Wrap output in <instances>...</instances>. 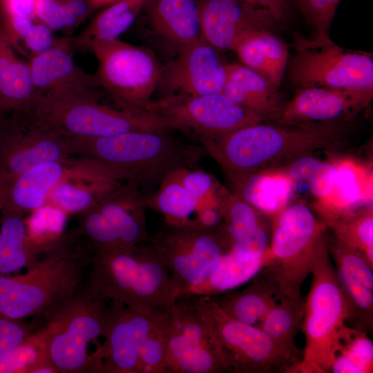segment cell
<instances>
[{
  "label": "cell",
  "mask_w": 373,
  "mask_h": 373,
  "mask_svg": "<svg viewBox=\"0 0 373 373\" xmlns=\"http://www.w3.org/2000/svg\"><path fill=\"white\" fill-rule=\"evenodd\" d=\"M144 8L153 32L178 50L202 39L198 0H148Z\"/></svg>",
  "instance_id": "obj_26"
},
{
  "label": "cell",
  "mask_w": 373,
  "mask_h": 373,
  "mask_svg": "<svg viewBox=\"0 0 373 373\" xmlns=\"http://www.w3.org/2000/svg\"><path fill=\"white\" fill-rule=\"evenodd\" d=\"M147 241L167 269L178 298L205 282L229 251L217 229L204 228L195 220L164 221Z\"/></svg>",
  "instance_id": "obj_9"
},
{
  "label": "cell",
  "mask_w": 373,
  "mask_h": 373,
  "mask_svg": "<svg viewBox=\"0 0 373 373\" xmlns=\"http://www.w3.org/2000/svg\"><path fill=\"white\" fill-rule=\"evenodd\" d=\"M226 78V64L216 50L201 39L178 50L175 58L162 68L159 85L166 95H204L222 93Z\"/></svg>",
  "instance_id": "obj_18"
},
{
  "label": "cell",
  "mask_w": 373,
  "mask_h": 373,
  "mask_svg": "<svg viewBox=\"0 0 373 373\" xmlns=\"http://www.w3.org/2000/svg\"><path fill=\"white\" fill-rule=\"evenodd\" d=\"M147 0H120L109 5L77 35L71 37L74 50L115 41L133 23Z\"/></svg>",
  "instance_id": "obj_30"
},
{
  "label": "cell",
  "mask_w": 373,
  "mask_h": 373,
  "mask_svg": "<svg viewBox=\"0 0 373 373\" xmlns=\"http://www.w3.org/2000/svg\"><path fill=\"white\" fill-rule=\"evenodd\" d=\"M75 155L99 162L119 180L153 192L172 173L196 169L205 151L169 131H135L87 140H72Z\"/></svg>",
  "instance_id": "obj_3"
},
{
  "label": "cell",
  "mask_w": 373,
  "mask_h": 373,
  "mask_svg": "<svg viewBox=\"0 0 373 373\" xmlns=\"http://www.w3.org/2000/svg\"><path fill=\"white\" fill-rule=\"evenodd\" d=\"M169 310L150 329L139 356L138 373H168L166 366Z\"/></svg>",
  "instance_id": "obj_41"
},
{
  "label": "cell",
  "mask_w": 373,
  "mask_h": 373,
  "mask_svg": "<svg viewBox=\"0 0 373 373\" xmlns=\"http://www.w3.org/2000/svg\"><path fill=\"white\" fill-rule=\"evenodd\" d=\"M111 313V303L86 280L76 293L38 317L34 332L43 345L45 366L54 373L90 372L88 345L104 336Z\"/></svg>",
  "instance_id": "obj_4"
},
{
  "label": "cell",
  "mask_w": 373,
  "mask_h": 373,
  "mask_svg": "<svg viewBox=\"0 0 373 373\" xmlns=\"http://www.w3.org/2000/svg\"><path fill=\"white\" fill-rule=\"evenodd\" d=\"M166 366L168 373L229 372L213 329L191 296L178 298L169 309Z\"/></svg>",
  "instance_id": "obj_14"
},
{
  "label": "cell",
  "mask_w": 373,
  "mask_h": 373,
  "mask_svg": "<svg viewBox=\"0 0 373 373\" xmlns=\"http://www.w3.org/2000/svg\"><path fill=\"white\" fill-rule=\"evenodd\" d=\"M145 111L162 121L169 130H178L199 142L265 121L222 93L166 95L151 100Z\"/></svg>",
  "instance_id": "obj_12"
},
{
  "label": "cell",
  "mask_w": 373,
  "mask_h": 373,
  "mask_svg": "<svg viewBox=\"0 0 373 373\" xmlns=\"http://www.w3.org/2000/svg\"><path fill=\"white\" fill-rule=\"evenodd\" d=\"M260 31L245 35L235 44L231 50L236 52L241 64L262 75L268 81V67Z\"/></svg>",
  "instance_id": "obj_47"
},
{
  "label": "cell",
  "mask_w": 373,
  "mask_h": 373,
  "mask_svg": "<svg viewBox=\"0 0 373 373\" xmlns=\"http://www.w3.org/2000/svg\"><path fill=\"white\" fill-rule=\"evenodd\" d=\"M87 280L108 300L129 307L169 309L178 298L167 269L147 240L116 254L95 255Z\"/></svg>",
  "instance_id": "obj_5"
},
{
  "label": "cell",
  "mask_w": 373,
  "mask_h": 373,
  "mask_svg": "<svg viewBox=\"0 0 373 373\" xmlns=\"http://www.w3.org/2000/svg\"><path fill=\"white\" fill-rule=\"evenodd\" d=\"M39 0H1L0 16L36 19Z\"/></svg>",
  "instance_id": "obj_52"
},
{
  "label": "cell",
  "mask_w": 373,
  "mask_h": 373,
  "mask_svg": "<svg viewBox=\"0 0 373 373\" xmlns=\"http://www.w3.org/2000/svg\"><path fill=\"white\" fill-rule=\"evenodd\" d=\"M373 89L309 87L298 89L284 104L277 122L352 120L371 102Z\"/></svg>",
  "instance_id": "obj_20"
},
{
  "label": "cell",
  "mask_w": 373,
  "mask_h": 373,
  "mask_svg": "<svg viewBox=\"0 0 373 373\" xmlns=\"http://www.w3.org/2000/svg\"><path fill=\"white\" fill-rule=\"evenodd\" d=\"M82 214L80 233L95 256L110 255L125 250L115 228L96 207Z\"/></svg>",
  "instance_id": "obj_39"
},
{
  "label": "cell",
  "mask_w": 373,
  "mask_h": 373,
  "mask_svg": "<svg viewBox=\"0 0 373 373\" xmlns=\"http://www.w3.org/2000/svg\"><path fill=\"white\" fill-rule=\"evenodd\" d=\"M233 194L263 216L274 218L289 204L296 182L281 168L227 175Z\"/></svg>",
  "instance_id": "obj_24"
},
{
  "label": "cell",
  "mask_w": 373,
  "mask_h": 373,
  "mask_svg": "<svg viewBox=\"0 0 373 373\" xmlns=\"http://www.w3.org/2000/svg\"><path fill=\"white\" fill-rule=\"evenodd\" d=\"M50 372L44 364L43 345L34 332L0 362V373Z\"/></svg>",
  "instance_id": "obj_42"
},
{
  "label": "cell",
  "mask_w": 373,
  "mask_h": 373,
  "mask_svg": "<svg viewBox=\"0 0 373 373\" xmlns=\"http://www.w3.org/2000/svg\"><path fill=\"white\" fill-rule=\"evenodd\" d=\"M90 10L109 6L120 0H86Z\"/></svg>",
  "instance_id": "obj_56"
},
{
  "label": "cell",
  "mask_w": 373,
  "mask_h": 373,
  "mask_svg": "<svg viewBox=\"0 0 373 373\" xmlns=\"http://www.w3.org/2000/svg\"><path fill=\"white\" fill-rule=\"evenodd\" d=\"M36 19L55 32H69L77 27L73 14L72 0H39Z\"/></svg>",
  "instance_id": "obj_46"
},
{
  "label": "cell",
  "mask_w": 373,
  "mask_h": 373,
  "mask_svg": "<svg viewBox=\"0 0 373 373\" xmlns=\"http://www.w3.org/2000/svg\"><path fill=\"white\" fill-rule=\"evenodd\" d=\"M71 37L58 38L47 50L28 61L37 94L55 95L95 90L93 75L77 66Z\"/></svg>",
  "instance_id": "obj_21"
},
{
  "label": "cell",
  "mask_w": 373,
  "mask_h": 373,
  "mask_svg": "<svg viewBox=\"0 0 373 373\" xmlns=\"http://www.w3.org/2000/svg\"><path fill=\"white\" fill-rule=\"evenodd\" d=\"M90 52L97 61L93 75L97 86L105 90L118 107L145 111L162 72L153 53L119 39L97 45Z\"/></svg>",
  "instance_id": "obj_10"
},
{
  "label": "cell",
  "mask_w": 373,
  "mask_h": 373,
  "mask_svg": "<svg viewBox=\"0 0 373 373\" xmlns=\"http://www.w3.org/2000/svg\"><path fill=\"white\" fill-rule=\"evenodd\" d=\"M310 273L312 280L301 325L305 346L296 372L328 373L332 345L347 320V310L327 237L314 255Z\"/></svg>",
  "instance_id": "obj_7"
},
{
  "label": "cell",
  "mask_w": 373,
  "mask_h": 373,
  "mask_svg": "<svg viewBox=\"0 0 373 373\" xmlns=\"http://www.w3.org/2000/svg\"><path fill=\"white\" fill-rule=\"evenodd\" d=\"M341 0H288L312 31L309 39L314 45H323L332 41L330 26Z\"/></svg>",
  "instance_id": "obj_40"
},
{
  "label": "cell",
  "mask_w": 373,
  "mask_h": 373,
  "mask_svg": "<svg viewBox=\"0 0 373 373\" xmlns=\"http://www.w3.org/2000/svg\"><path fill=\"white\" fill-rule=\"evenodd\" d=\"M55 31L37 20L23 39L30 56L43 52L51 48L57 41Z\"/></svg>",
  "instance_id": "obj_50"
},
{
  "label": "cell",
  "mask_w": 373,
  "mask_h": 373,
  "mask_svg": "<svg viewBox=\"0 0 373 373\" xmlns=\"http://www.w3.org/2000/svg\"><path fill=\"white\" fill-rule=\"evenodd\" d=\"M1 213L0 276L30 266L50 245L30 238L23 216L4 210Z\"/></svg>",
  "instance_id": "obj_31"
},
{
  "label": "cell",
  "mask_w": 373,
  "mask_h": 373,
  "mask_svg": "<svg viewBox=\"0 0 373 373\" xmlns=\"http://www.w3.org/2000/svg\"><path fill=\"white\" fill-rule=\"evenodd\" d=\"M270 262L269 249L262 258L256 260H243L228 251L209 278L184 296H211L229 291L251 280Z\"/></svg>",
  "instance_id": "obj_34"
},
{
  "label": "cell",
  "mask_w": 373,
  "mask_h": 373,
  "mask_svg": "<svg viewBox=\"0 0 373 373\" xmlns=\"http://www.w3.org/2000/svg\"><path fill=\"white\" fill-rule=\"evenodd\" d=\"M268 10L278 23L291 17V8L288 0H242Z\"/></svg>",
  "instance_id": "obj_53"
},
{
  "label": "cell",
  "mask_w": 373,
  "mask_h": 373,
  "mask_svg": "<svg viewBox=\"0 0 373 373\" xmlns=\"http://www.w3.org/2000/svg\"><path fill=\"white\" fill-rule=\"evenodd\" d=\"M227 78L222 93L239 106L261 117L278 122L284 104L267 79L242 64H226Z\"/></svg>",
  "instance_id": "obj_27"
},
{
  "label": "cell",
  "mask_w": 373,
  "mask_h": 373,
  "mask_svg": "<svg viewBox=\"0 0 373 373\" xmlns=\"http://www.w3.org/2000/svg\"><path fill=\"white\" fill-rule=\"evenodd\" d=\"M95 207L115 228L125 250L143 243L149 238L144 194L135 183H121Z\"/></svg>",
  "instance_id": "obj_25"
},
{
  "label": "cell",
  "mask_w": 373,
  "mask_h": 373,
  "mask_svg": "<svg viewBox=\"0 0 373 373\" xmlns=\"http://www.w3.org/2000/svg\"><path fill=\"white\" fill-rule=\"evenodd\" d=\"M251 280L240 291H229L211 297L231 318L258 327L282 296L276 283L264 268Z\"/></svg>",
  "instance_id": "obj_28"
},
{
  "label": "cell",
  "mask_w": 373,
  "mask_h": 373,
  "mask_svg": "<svg viewBox=\"0 0 373 373\" xmlns=\"http://www.w3.org/2000/svg\"><path fill=\"white\" fill-rule=\"evenodd\" d=\"M223 219L222 211L220 205H205L198 208L195 220L202 227L216 229Z\"/></svg>",
  "instance_id": "obj_54"
},
{
  "label": "cell",
  "mask_w": 373,
  "mask_h": 373,
  "mask_svg": "<svg viewBox=\"0 0 373 373\" xmlns=\"http://www.w3.org/2000/svg\"><path fill=\"white\" fill-rule=\"evenodd\" d=\"M294 44L296 53L287 68L289 82L298 89H373L372 54L345 50L332 40L323 45H314L298 35Z\"/></svg>",
  "instance_id": "obj_13"
},
{
  "label": "cell",
  "mask_w": 373,
  "mask_h": 373,
  "mask_svg": "<svg viewBox=\"0 0 373 373\" xmlns=\"http://www.w3.org/2000/svg\"><path fill=\"white\" fill-rule=\"evenodd\" d=\"M175 175L186 191L199 202L200 207L220 205L222 187L213 176L196 169L178 171Z\"/></svg>",
  "instance_id": "obj_44"
},
{
  "label": "cell",
  "mask_w": 373,
  "mask_h": 373,
  "mask_svg": "<svg viewBox=\"0 0 373 373\" xmlns=\"http://www.w3.org/2000/svg\"><path fill=\"white\" fill-rule=\"evenodd\" d=\"M334 163L330 158L323 162L321 169L309 181L315 198V210L322 218L329 207L334 184Z\"/></svg>",
  "instance_id": "obj_48"
},
{
  "label": "cell",
  "mask_w": 373,
  "mask_h": 373,
  "mask_svg": "<svg viewBox=\"0 0 373 373\" xmlns=\"http://www.w3.org/2000/svg\"><path fill=\"white\" fill-rule=\"evenodd\" d=\"M94 256L81 233L58 237L25 274L0 276V316L37 318L84 285Z\"/></svg>",
  "instance_id": "obj_2"
},
{
  "label": "cell",
  "mask_w": 373,
  "mask_h": 373,
  "mask_svg": "<svg viewBox=\"0 0 373 373\" xmlns=\"http://www.w3.org/2000/svg\"><path fill=\"white\" fill-rule=\"evenodd\" d=\"M265 122L199 143L226 175L245 174L278 167L301 155L336 146L348 136L352 126V120Z\"/></svg>",
  "instance_id": "obj_1"
},
{
  "label": "cell",
  "mask_w": 373,
  "mask_h": 373,
  "mask_svg": "<svg viewBox=\"0 0 373 373\" xmlns=\"http://www.w3.org/2000/svg\"><path fill=\"white\" fill-rule=\"evenodd\" d=\"M75 155L71 139L28 110L0 114V176L14 180L32 166Z\"/></svg>",
  "instance_id": "obj_15"
},
{
  "label": "cell",
  "mask_w": 373,
  "mask_h": 373,
  "mask_svg": "<svg viewBox=\"0 0 373 373\" xmlns=\"http://www.w3.org/2000/svg\"><path fill=\"white\" fill-rule=\"evenodd\" d=\"M120 184V181L115 179L67 180L52 190L46 204L64 213H82L96 206Z\"/></svg>",
  "instance_id": "obj_33"
},
{
  "label": "cell",
  "mask_w": 373,
  "mask_h": 373,
  "mask_svg": "<svg viewBox=\"0 0 373 373\" xmlns=\"http://www.w3.org/2000/svg\"><path fill=\"white\" fill-rule=\"evenodd\" d=\"M210 323L229 372H296L298 363L259 327L229 316L209 296H190Z\"/></svg>",
  "instance_id": "obj_11"
},
{
  "label": "cell",
  "mask_w": 373,
  "mask_h": 373,
  "mask_svg": "<svg viewBox=\"0 0 373 373\" xmlns=\"http://www.w3.org/2000/svg\"><path fill=\"white\" fill-rule=\"evenodd\" d=\"M10 184L9 180L0 177V211L5 204Z\"/></svg>",
  "instance_id": "obj_55"
},
{
  "label": "cell",
  "mask_w": 373,
  "mask_h": 373,
  "mask_svg": "<svg viewBox=\"0 0 373 373\" xmlns=\"http://www.w3.org/2000/svg\"><path fill=\"white\" fill-rule=\"evenodd\" d=\"M1 1V0H0Z\"/></svg>",
  "instance_id": "obj_58"
},
{
  "label": "cell",
  "mask_w": 373,
  "mask_h": 373,
  "mask_svg": "<svg viewBox=\"0 0 373 373\" xmlns=\"http://www.w3.org/2000/svg\"><path fill=\"white\" fill-rule=\"evenodd\" d=\"M202 39L216 50H232L245 35L278 23L267 10L242 0H198Z\"/></svg>",
  "instance_id": "obj_19"
},
{
  "label": "cell",
  "mask_w": 373,
  "mask_h": 373,
  "mask_svg": "<svg viewBox=\"0 0 373 373\" xmlns=\"http://www.w3.org/2000/svg\"><path fill=\"white\" fill-rule=\"evenodd\" d=\"M331 158L335 170L329 207L322 218L326 224L372 207L373 174L370 165L352 157Z\"/></svg>",
  "instance_id": "obj_23"
},
{
  "label": "cell",
  "mask_w": 373,
  "mask_h": 373,
  "mask_svg": "<svg viewBox=\"0 0 373 373\" xmlns=\"http://www.w3.org/2000/svg\"><path fill=\"white\" fill-rule=\"evenodd\" d=\"M14 47L0 26V114L29 109L37 95L28 63Z\"/></svg>",
  "instance_id": "obj_29"
},
{
  "label": "cell",
  "mask_w": 373,
  "mask_h": 373,
  "mask_svg": "<svg viewBox=\"0 0 373 373\" xmlns=\"http://www.w3.org/2000/svg\"><path fill=\"white\" fill-rule=\"evenodd\" d=\"M304 312L303 297L298 299L281 297L258 325L282 352L298 365L301 356L296 345V336L302 325Z\"/></svg>",
  "instance_id": "obj_32"
},
{
  "label": "cell",
  "mask_w": 373,
  "mask_h": 373,
  "mask_svg": "<svg viewBox=\"0 0 373 373\" xmlns=\"http://www.w3.org/2000/svg\"><path fill=\"white\" fill-rule=\"evenodd\" d=\"M146 208H151L164 216L165 222L184 223L193 220L190 217L200 207L179 181L175 173L163 180L152 193L144 194Z\"/></svg>",
  "instance_id": "obj_36"
},
{
  "label": "cell",
  "mask_w": 373,
  "mask_h": 373,
  "mask_svg": "<svg viewBox=\"0 0 373 373\" xmlns=\"http://www.w3.org/2000/svg\"><path fill=\"white\" fill-rule=\"evenodd\" d=\"M111 177L106 167L84 156L39 163L12 180L2 210L23 216L46 205L52 190L65 180Z\"/></svg>",
  "instance_id": "obj_17"
},
{
  "label": "cell",
  "mask_w": 373,
  "mask_h": 373,
  "mask_svg": "<svg viewBox=\"0 0 373 373\" xmlns=\"http://www.w3.org/2000/svg\"><path fill=\"white\" fill-rule=\"evenodd\" d=\"M269 252L264 267L282 297L303 298L300 289L310 274L314 255L326 238L327 227L305 204H289L273 218Z\"/></svg>",
  "instance_id": "obj_8"
},
{
  "label": "cell",
  "mask_w": 373,
  "mask_h": 373,
  "mask_svg": "<svg viewBox=\"0 0 373 373\" xmlns=\"http://www.w3.org/2000/svg\"><path fill=\"white\" fill-rule=\"evenodd\" d=\"M334 267L346 307V321L367 333L373 326V289L343 269Z\"/></svg>",
  "instance_id": "obj_38"
},
{
  "label": "cell",
  "mask_w": 373,
  "mask_h": 373,
  "mask_svg": "<svg viewBox=\"0 0 373 373\" xmlns=\"http://www.w3.org/2000/svg\"><path fill=\"white\" fill-rule=\"evenodd\" d=\"M323 164L310 154L301 155L294 159L284 166H279L284 170L296 182H309L318 172Z\"/></svg>",
  "instance_id": "obj_51"
},
{
  "label": "cell",
  "mask_w": 373,
  "mask_h": 373,
  "mask_svg": "<svg viewBox=\"0 0 373 373\" xmlns=\"http://www.w3.org/2000/svg\"><path fill=\"white\" fill-rule=\"evenodd\" d=\"M268 67V82L278 90L288 63V50L286 44L271 30L260 31Z\"/></svg>",
  "instance_id": "obj_45"
},
{
  "label": "cell",
  "mask_w": 373,
  "mask_h": 373,
  "mask_svg": "<svg viewBox=\"0 0 373 373\" xmlns=\"http://www.w3.org/2000/svg\"><path fill=\"white\" fill-rule=\"evenodd\" d=\"M38 121L71 140L105 137L135 131H170L147 111L113 108L95 90L37 95L29 108Z\"/></svg>",
  "instance_id": "obj_6"
},
{
  "label": "cell",
  "mask_w": 373,
  "mask_h": 373,
  "mask_svg": "<svg viewBox=\"0 0 373 373\" xmlns=\"http://www.w3.org/2000/svg\"><path fill=\"white\" fill-rule=\"evenodd\" d=\"M327 237L330 256L335 267H338L373 289V267L359 251L337 240L333 236Z\"/></svg>",
  "instance_id": "obj_43"
},
{
  "label": "cell",
  "mask_w": 373,
  "mask_h": 373,
  "mask_svg": "<svg viewBox=\"0 0 373 373\" xmlns=\"http://www.w3.org/2000/svg\"><path fill=\"white\" fill-rule=\"evenodd\" d=\"M220 203L223 222L217 229L228 251L246 260L262 258L270 242L262 214L224 188L220 193Z\"/></svg>",
  "instance_id": "obj_22"
},
{
  "label": "cell",
  "mask_w": 373,
  "mask_h": 373,
  "mask_svg": "<svg viewBox=\"0 0 373 373\" xmlns=\"http://www.w3.org/2000/svg\"><path fill=\"white\" fill-rule=\"evenodd\" d=\"M104 343L90 355V372L138 373L143 343L158 317L167 309L135 308L111 302Z\"/></svg>",
  "instance_id": "obj_16"
},
{
  "label": "cell",
  "mask_w": 373,
  "mask_h": 373,
  "mask_svg": "<svg viewBox=\"0 0 373 373\" xmlns=\"http://www.w3.org/2000/svg\"><path fill=\"white\" fill-rule=\"evenodd\" d=\"M330 372L370 373L373 371V343L367 333L344 325L331 350Z\"/></svg>",
  "instance_id": "obj_35"
},
{
  "label": "cell",
  "mask_w": 373,
  "mask_h": 373,
  "mask_svg": "<svg viewBox=\"0 0 373 373\" xmlns=\"http://www.w3.org/2000/svg\"><path fill=\"white\" fill-rule=\"evenodd\" d=\"M339 242L361 251L373 267V211L365 207L327 224Z\"/></svg>",
  "instance_id": "obj_37"
},
{
  "label": "cell",
  "mask_w": 373,
  "mask_h": 373,
  "mask_svg": "<svg viewBox=\"0 0 373 373\" xmlns=\"http://www.w3.org/2000/svg\"><path fill=\"white\" fill-rule=\"evenodd\" d=\"M33 327L23 321L0 316V362L24 341Z\"/></svg>",
  "instance_id": "obj_49"
},
{
  "label": "cell",
  "mask_w": 373,
  "mask_h": 373,
  "mask_svg": "<svg viewBox=\"0 0 373 373\" xmlns=\"http://www.w3.org/2000/svg\"><path fill=\"white\" fill-rule=\"evenodd\" d=\"M148 1V0H147Z\"/></svg>",
  "instance_id": "obj_57"
}]
</instances>
